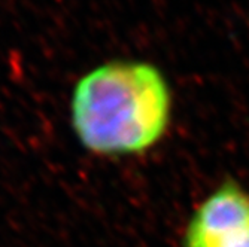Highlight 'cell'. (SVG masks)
Listing matches in <instances>:
<instances>
[{
	"label": "cell",
	"instance_id": "cell-2",
	"mask_svg": "<svg viewBox=\"0 0 249 247\" xmlns=\"http://www.w3.org/2000/svg\"><path fill=\"white\" fill-rule=\"evenodd\" d=\"M182 247H249V189L234 179L213 186L191 212Z\"/></svg>",
	"mask_w": 249,
	"mask_h": 247
},
{
	"label": "cell",
	"instance_id": "cell-1",
	"mask_svg": "<svg viewBox=\"0 0 249 247\" xmlns=\"http://www.w3.org/2000/svg\"><path fill=\"white\" fill-rule=\"evenodd\" d=\"M173 96L158 67L139 60L106 61L85 73L71 99L81 146L96 156L142 155L169 132Z\"/></svg>",
	"mask_w": 249,
	"mask_h": 247
}]
</instances>
